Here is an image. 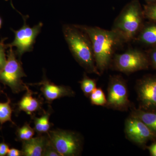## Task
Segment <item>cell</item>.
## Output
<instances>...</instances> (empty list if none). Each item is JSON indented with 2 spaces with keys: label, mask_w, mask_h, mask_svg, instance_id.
Masks as SVG:
<instances>
[{
  "label": "cell",
  "mask_w": 156,
  "mask_h": 156,
  "mask_svg": "<svg viewBox=\"0 0 156 156\" xmlns=\"http://www.w3.org/2000/svg\"><path fill=\"white\" fill-rule=\"evenodd\" d=\"M76 26L85 32L91 40L95 65L101 74L110 64L116 50L125 42L112 30H106L97 27Z\"/></svg>",
  "instance_id": "cell-1"
},
{
  "label": "cell",
  "mask_w": 156,
  "mask_h": 156,
  "mask_svg": "<svg viewBox=\"0 0 156 156\" xmlns=\"http://www.w3.org/2000/svg\"><path fill=\"white\" fill-rule=\"evenodd\" d=\"M62 32L76 61L87 73L100 75L95 65L92 42L87 34L76 25H63Z\"/></svg>",
  "instance_id": "cell-2"
},
{
  "label": "cell",
  "mask_w": 156,
  "mask_h": 156,
  "mask_svg": "<svg viewBox=\"0 0 156 156\" xmlns=\"http://www.w3.org/2000/svg\"><path fill=\"white\" fill-rule=\"evenodd\" d=\"M143 9L138 0H133L125 6L116 18L112 30L125 43L134 40L144 25Z\"/></svg>",
  "instance_id": "cell-3"
},
{
  "label": "cell",
  "mask_w": 156,
  "mask_h": 156,
  "mask_svg": "<svg viewBox=\"0 0 156 156\" xmlns=\"http://www.w3.org/2000/svg\"><path fill=\"white\" fill-rule=\"evenodd\" d=\"M9 47L6 64L0 71V82L10 87L13 93H18L26 90V85L23 82L22 78L26 75L15 51L12 47Z\"/></svg>",
  "instance_id": "cell-4"
},
{
  "label": "cell",
  "mask_w": 156,
  "mask_h": 156,
  "mask_svg": "<svg viewBox=\"0 0 156 156\" xmlns=\"http://www.w3.org/2000/svg\"><path fill=\"white\" fill-rule=\"evenodd\" d=\"M47 135L60 156H76L80 154L82 140L79 134L66 130H50Z\"/></svg>",
  "instance_id": "cell-5"
},
{
  "label": "cell",
  "mask_w": 156,
  "mask_h": 156,
  "mask_svg": "<svg viewBox=\"0 0 156 156\" xmlns=\"http://www.w3.org/2000/svg\"><path fill=\"white\" fill-rule=\"evenodd\" d=\"M106 106L118 110H126L129 107L128 91L126 82L122 77H110L108 89Z\"/></svg>",
  "instance_id": "cell-6"
},
{
  "label": "cell",
  "mask_w": 156,
  "mask_h": 156,
  "mask_svg": "<svg viewBox=\"0 0 156 156\" xmlns=\"http://www.w3.org/2000/svg\"><path fill=\"white\" fill-rule=\"evenodd\" d=\"M148 63V58L145 54L136 49L116 54L114 58V64L116 69L126 73L146 69Z\"/></svg>",
  "instance_id": "cell-7"
},
{
  "label": "cell",
  "mask_w": 156,
  "mask_h": 156,
  "mask_svg": "<svg viewBox=\"0 0 156 156\" xmlns=\"http://www.w3.org/2000/svg\"><path fill=\"white\" fill-rule=\"evenodd\" d=\"M42 26L43 23H39L31 27L26 24L24 18V24L22 27L18 30H13L15 34L14 39L8 47H15V53L20 58L26 52H30L33 50L36 39L41 31Z\"/></svg>",
  "instance_id": "cell-8"
},
{
  "label": "cell",
  "mask_w": 156,
  "mask_h": 156,
  "mask_svg": "<svg viewBox=\"0 0 156 156\" xmlns=\"http://www.w3.org/2000/svg\"><path fill=\"white\" fill-rule=\"evenodd\" d=\"M125 131L128 139L139 145L145 144L156 136L142 121L132 115L126 120Z\"/></svg>",
  "instance_id": "cell-9"
},
{
  "label": "cell",
  "mask_w": 156,
  "mask_h": 156,
  "mask_svg": "<svg viewBox=\"0 0 156 156\" xmlns=\"http://www.w3.org/2000/svg\"><path fill=\"white\" fill-rule=\"evenodd\" d=\"M138 98L146 108H156V76L143 79L137 87Z\"/></svg>",
  "instance_id": "cell-10"
},
{
  "label": "cell",
  "mask_w": 156,
  "mask_h": 156,
  "mask_svg": "<svg viewBox=\"0 0 156 156\" xmlns=\"http://www.w3.org/2000/svg\"><path fill=\"white\" fill-rule=\"evenodd\" d=\"M31 85L41 86V92L46 101L50 104L61 98L70 97L75 95L74 92L70 87L56 85L48 80L45 76L40 83Z\"/></svg>",
  "instance_id": "cell-11"
},
{
  "label": "cell",
  "mask_w": 156,
  "mask_h": 156,
  "mask_svg": "<svg viewBox=\"0 0 156 156\" xmlns=\"http://www.w3.org/2000/svg\"><path fill=\"white\" fill-rule=\"evenodd\" d=\"M26 90L25 94L17 104V111L18 112H24L32 116L34 113L41 110L43 100L41 98L33 97V95L35 93L30 90L27 85Z\"/></svg>",
  "instance_id": "cell-12"
},
{
  "label": "cell",
  "mask_w": 156,
  "mask_h": 156,
  "mask_svg": "<svg viewBox=\"0 0 156 156\" xmlns=\"http://www.w3.org/2000/svg\"><path fill=\"white\" fill-rule=\"evenodd\" d=\"M48 140V136L38 134L35 137L22 141L23 156H42Z\"/></svg>",
  "instance_id": "cell-13"
},
{
  "label": "cell",
  "mask_w": 156,
  "mask_h": 156,
  "mask_svg": "<svg viewBox=\"0 0 156 156\" xmlns=\"http://www.w3.org/2000/svg\"><path fill=\"white\" fill-rule=\"evenodd\" d=\"M135 39L143 44L153 47L156 46V22L144 24Z\"/></svg>",
  "instance_id": "cell-14"
},
{
  "label": "cell",
  "mask_w": 156,
  "mask_h": 156,
  "mask_svg": "<svg viewBox=\"0 0 156 156\" xmlns=\"http://www.w3.org/2000/svg\"><path fill=\"white\" fill-rule=\"evenodd\" d=\"M52 111V108L50 107L48 111H44L43 114L40 118H37L35 116L33 117L34 124V129L38 134L47 133L50 131V128L52 126V124L50 122V118Z\"/></svg>",
  "instance_id": "cell-15"
},
{
  "label": "cell",
  "mask_w": 156,
  "mask_h": 156,
  "mask_svg": "<svg viewBox=\"0 0 156 156\" xmlns=\"http://www.w3.org/2000/svg\"><path fill=\"white\" fill-rule=\"evenodd\" d=\"M131 115L140 119L156 134V112L135 110Z\"/></svg>",
  "instance_id": "cell-16"
},
{
  "label": "cell",
  "mask_w": 156,
  "mask_h": 156,
  "mask_svg": "<svg viewBox=\"0 0 156 156\" xmlns=\"http://www.w3.org/2000/svg\"><path fill=\"white\" fill-rule=\"evenodd\" d=\"M11 101L8 98L5 102H0V124L2 125L6 122H10L12 124L14 123L11 119L13 109L11 106Z\"/></svg>",
  "instance_id": "cell-17"
},
{
  "label": "cell",
  "mask_w": 156,
  "mask_h": 156,
  "mask_svg": "<svg viewBox=\"0 0 156 156\" xmlns=\"http://www.w3.org/2000/svg\"><path fill=\"white\" fill-rule=\"evenodd\" d=\"M35 130L31 128L28 123H25L20 128H17L16 131L17 140L23 141L28 140L33 137Z\"/></svg>",
  "instance_id": "cell-18"
},
{
  "label": "cell",
  "mask_w": 156,
  "mask_h": 156,
  "mask_svg": "<svg viewBox=\"0 0 156 156\" xmlns=\"http://www.w3.org/2000/svg\"><path fill=\"white\" fill-rule=\"evenodd\" d=\"M81 88L84 95L87 97H89L92 92L96 88V81L91 79L84 74L83 77L80 81Z\"/></svg>",
  "instance_id": "cell-19"
},
{
  "label": "cell",
  "mask_w": 156,
  "mask_h": 156,
  "mask_svg": "<svg viewBox=\"0 0 156 156\" xmlns=\"http://www.w3.org/2000/svg\"><path fill=\"white\" fill-rule=\"evenodd\" d=\"M89 97L91 103L93 105L106 106L107 101L101 88H96L92 92Z\"/></svg>",
  "instance_id": "cell-20"
},
{
  "label": "cell",
  "mask_w": 156,
  "mask_h": 156,
  "mask_svg": "<svg viewBox=\"0 0 156 156\" xmlns=\"http://www.w3.org/2000/svg\"><path fill=\"white\" fill-rule=\"evenodd\" d=\"M143 9L145 18L156 22V3L144 5Z\"/></svg>",
  "instance_id": "cell-21"
},
{
  "label": "cell",
  "mask_w": 156,
  "mask_h": 156,
  "mask_svg": "<svg viewBox=\"0 0 156 156\" xmlns=\"http://www.w3.org/2000/svg\"><path fill=\"white\" fill-rule=\"evenodd\" d=\"M43 156H60V154L52 145L49 137Z\"/></svg>",
  "instance_id": "cell-22"
},
{
  "label": "cell",
  "mask_w": 156,
  "mask_h": 156,
  "mask_svg": "<svg viewBox=\"0 0 156 156\" xmlns=\"http://www.w3.org/2000/svg\"><path fill=\"white\" fill-rule=\"evenodd\" d=\"M6 48L7 45L4 44L3 41L0 42V71L5 66L7 61L5 54Z\"/></svg>",
  "instance_id": "cell-23"
},
{
  "label": "cell",
  "mask_w": 156,
  "mask_h": 156,
  "mask_svg": "<svg viewBox=\"0 0 156 156\" xmlns=\"http://www.w3.org/2000/svg\"><path fill=\"white\" fill-rule=\"evenodd\" d=\"M9 150V146L4 142L0 143V156L7 155Z\"/></svg>",
  "instance_id": "cell-24"
},
{
  "label": "cell",
  "mask_w": 156,
  "mask_h": 156,
  "mask_svg": "<svg viewBox=\"0 0 156 156\" xmlns=\"http://www.w3.org/2000/svg\"><path fill=\"white\" fill-rule=\"evenodd\" d=\"M151 61L154 66L156 68V46L153 47L149 53Z\"/></svg>",
  "instance_id": "cell-25"
},
{
  "label": "cell",
  "mask_w": 156,
  "mask_h": 156,
  "mask_svg": "<svg viewBox=\"0 0 156 156\" xmlns=\"http://www.w3.org/2000/svg\"><path fill=\"white\" fill-rule=\"evenodd\" d=\"M8 156H23L22 151L19 150L17 149H9V152L7 155Z\"/></svg>",
  "instance_id": "cell-26"
},
{
  "label": "cell",
  "mask_w": 156,
  "mask_h": 156,
  "mask_svg": "<svg viewBox=\"0 0 156 156\" xmlns=\"http://www.w3.org/2000/svg\"><path fill=\"white\" fill-rule=\"evenodd\" d=\"M149 150L152 156H156V142L148 147Z\"/></svg>",
  "instance_id": "cell-27"
},
{
  "label": "cell",
  "mask_w": 156,
  "mask_h": 156,
  "mask_svg": "<svg viewBox=\"0 0 156 156\" xmlns=\"http://www.w3.org/2000/svg\"><path fill=\"white\" fill-rule=\"evenodd\" d=\"M146 2L147 4H150L156 3V0H144Z\"/></svg>",
  "instance_id": "cell-28"
},
{
  "label": "cell",
  "mask_w": 156,
  "mask_h": 156,
  "mask_svg": "<svg viewBox=\"0 0 156 156\" xmlns=\"http://www.w3.org/2000/svg\"><path fill=\"white\" fill-rule=\"evenodd\" d=\"M2 18L0 17V29L2 27Z\"/></svg>",
  "instance_id": "cell-29"
},
{
  "label": "cell",
  "mask_w": 156,
  "mask_h": 156,
  "mask_svg": "<svg viewBox=\"0 0 156 156\" xmlns=\"http://www.w3.org/2000/svg\"><path fill=\"white\" fill-rule=\"evenodd\" d=\"M5 1H8V0H5Z\"/></svg>",
  "instance_id": "cell-30"
}]
</instances>
